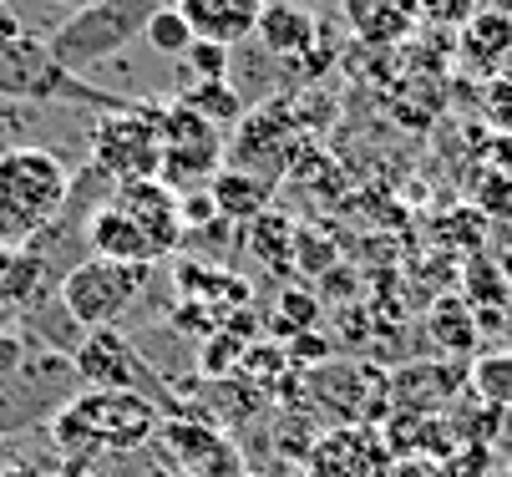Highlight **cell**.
I'll return each mask as SVG.
<instances>
[{
  "instance_id": "6da1fadb",
  "label": "cell",
  "mask_w": 512,
  "mask_h": 477,
  "mask_svg": "<svg viewBox=\"0 0 512 477\" xmlns=\"http://www.w3.org/2000/svg\"><path fill=\"white\" fill-rule=\"evenodd\" d=\"M163 417L153 396H142L137 386H117V391H77L61 412L51 417V442L61 457L71 462H97L112 452H132L148 437H158Z\"/></svg>"
},
{
  "instance_id": "7a4b0ae2",
  "label": "cell",
  "mask_w": 512,
  "mask_h": 477,
  "mask_svg": "<svg viewBox=\"0 0 512 477\" xmlns=\"http://www.w3.org/2000/svg\"><path fill=\"white\" fill-rule=\"evenodd\" d=\"M71 198L66 163L41 143H16L0 153V244L41 239Z\"/></svg>"
},
{
  "instance_id": "3957f363",
  "label": "cell",
  "mask_w": 512,
  "mask_h": 477,
  "mask_svg": "<svg viewBox=\"0 0 512 477\" xmlns=\"http://www.w3.org/2000/svg\"><path fill=\"white\" fill-rule=\"evenodd\" d=\"M153 11H158L153 0H102L92 11H71V21H61L46 36V46L66 72L82 77V66H97V61L117 56L132 36H142Z\"/></svg>"
},
{
  "instance_id": "277c9868",
  "label": "cell",
  "mask_w": 512,
  "mask_h": 477,
  "mask_svg": "<svg viewBox=\"0 0 512 477\" xmlns=\"http://www.w3.org/2000/svg\"><path fill=\"white\" fill-rule=\"evenodd\" d=\"M0 97H11V102H92L102 112L122 107V97L97 92L77 72H66L51 56V46L31 31L11 46H0Z\"/></svg>"
},
{
  "instance_id": "5b68a950",
  "label": "cell",
  "mask_w": 512,
  "mask_h": 477,
  "mask_svg": "<svg viewBox=\"0 0 512 477\" xmlns=\"http://www.w3.org/2000/svg\"><path fill=\"white\" fill-rule=\"evenodd\" d=\"M158 112L153 102H122L102 112L92 127V163L112 183H142L163 173V138H158Z\"/></svg>"
},
{
  "instance_id": "8992f818",
  "label": "cell",
  "mask_w": 512,
  "mask_h": 477,
  "mask_svg": "<svg viewBox=\"0 0 512 477\" xmlns=\"http://www.w3.org/2000/svg\"><path fill=\"white\" fill-rule=\"evenodd\" d=\"M148 280H153V264L87 259V264H71V275L61 280V305L77 325L107 330L137 305V295L148 290Z\"/></svg>"
},
{
  "instance_id": "52a82bcc",
  "label": "cell",
  "mask_w": 512,
  "mask_h": 477,
  "mask_svg": "<svg viewBox=\"0 0 512 477\" xmlns=\"http://www.w3.org/2000/svg\"><path fill=\"white\" fill-rule=\"evenodd\" d=\"M158 138H163V183L173 193H188L193 183L213 178L218 158H224V127L203 122L183 102H163L158 112Z\"/></svg>"
},
{
  "instance_id": "ba28073f",
  "label": "cell",
  "mask_w": 512,
  "mask_h": 477,
  "mask_svg": "<svg viewBox=\"0 0 512 477\" xmlns=\"http://www.w3.org/2000/svg\"><path fill=\"white\" fill-rule=\"evenodd\" d=\"M112 209H122L142 234H148V244L158 249V259L163 254H173L178 249V239H183V193H173L163 178H142V183H117V193L107 198Z\"/></svg>"
},
{
  "instance_id": "9c48e42d",
  "label": "cell",
  "mask_w": 512,
  "mask_h": 477,
  "mask_svg": "<svg viewBox=\"0 0 512 477\" xmlns=\"http://www.w3.org/2000/svg\"><path fill=\"white\" fill-rule=\"evenodd\" d=\"M391 462L386 452V437L376 427H340V432H325L310 457H305V472L310 477H381V467Z\"/></svg>"
},
{
  "instance_id": "30bf717a",
  "label": "cell",
  "mask_w": 512,
  "mask_h": 477,
  "mask_svg": "<svg viewBox=\"0 0 512 477\" xmlns=\"http://www.w3.org/2000/svg\"><path fill=\"white\" fill-rule=\"evenodd\" d=\"M457 386H462V366L457 361L406 366V371L391 376V406H406L411 417H436L457 396Z\"/></svg>"
},
{
  "instance_id": "8fae6325",
  "label": "cell",
  "mask_w": 512,
  "mask_h": 477,
  "mask_svg": "<svg viewBox=\"0 0 512 477\" xmlns=\"http://www.w3.org/2000/svg\"><path fill=\"white\" fill-rule=\"evenodd\" d=\"M183 11V21L193 26L198 41H218V46H234L244 36H254L264 0H173Z\"/></svg>"
},
{
  "instance_id": "7c38bea8",
  "label": "cell",
  "mask_w": 512,
  "mask_h": 477,
  "mask_svg": "<svg viewBox=\"0 0 512 477\" xmlns=\"http://www.w3.org/2000/svg\"><path fill=\"white\" fill-rule=\"evenodd\" d=\"M87 249L92 259H117V264H158V249L148 244V234H142L122 209H112V203H102V209L87 219Z\"/></svg>"
},
{
  "instance_id": "4fadbf2b",
  "label": "cell",
  "mask_w": 512,
  "mask_h": 477,
  "mask_svg": "<svg viewBox=\"0 0 512 477\" xmlns=\"http://www.w3.org/2000/svg\"><path fill=\"white\" fill-rule=\"evenodd\" d=\"M208 198H213V214L229 219V224H259L269 198H274V183L249 173V168H224L208 178Z\"/></svg>"
},
{
  "instance_id": "5bb4252c",
  "label": "cell",
  "mask_w": 512,
  "mask_h": 477,
  "mask_svg": "<svg viewBox=\"0 0 512 477\" xmlns=\"http://www.w3.org/2000/svg\"><path fill=\"white\" fill-rule=\"evenodd\" d=\"M77 371L87 386L97 391H117V386H132L137 376V351L127 346V340L107 325V330H92L82 340V351H77Z\"/></svg>"
},
{
  "instance_id": "9a60e30c",
  "label": "cell",
  "mask_w": 512,
  "mask_h": 477,
  "mask_svg": "<svg viewBox=\"0 0 512 477\" xmlns=\"http://www.w3.org/2000/svg\"><path fill=\"white\" fill-rule=\"evenodd\" d=\"M259 46L274 51V56H305L320 36L315 16L300 6V0H264V11H259V26H254Z\"/></svg>"
},
{
  "instance_id": "2e32d148",
  "label": "cell",
  "mask_w": 512,
  "mask_h": 477,
  "mask_svg": "<svg viewBox=\"0 0 512 477\" xmlns=\"http://www.w3.org/2000/svg\"><path fill=\"white\" fill-rule=\"evenodd\" d=\"M345 26L355 41L365 46H396L411 36L416 16H411V0H345Z\"/></svg>"
},
{
  "instance_id": "e0dca14e",
  "label": "cell",
  "mask_w": 512,
  "mask_h": 477,
  "mask_svg": "<svg viewBox=\"0 0 512 477\" xmlns=\"http://www.w3.org/2000/svg\"><path fill=\"white\" fill-rule=\"evenodd\" d=\"M46 290V259L31 244H0V310H26Z\"/></svg>"
},
{
  "instance_id": "ac0fdd59",
  "label": "cell",
  "mask_w": 512,
  "mask_h": 477,
  "mask_svg": "<svg viewBox=\"0 0 512 477\" xmlns=\"http://www.w3.org/2000/svg\"><path fill=\"white\" fill-rule=\"evenodd\" d=\"M426 330H431V340H436V351L442 356H452V361H462V356H472L477 351V310L467 305V300H436L431 305V315H426Z\"/></svg>"
},
{
  "instance_id": "d6986e66",
  "label": "cell",
  "mask_w": 512,
  "mask_h": 477,
  "mask_svg": "<svg viewBox=\"0 0 512 477\" xmlns=\"http://www.w3.org/2000/svg\"><path fill=\"white\" fill-rule=\"evenodd\" d=\"M457 36H462V56H467V61L497 66V61L512 51V16H507V11H477Z\"/></svg>"
},
{
  "instance_id": "ffe728a7",
  "label": "cell",
  "mask_w": 512,
  "mask_h": 477,
  "mask_svg": "<svg viewBox=\"0 0 512 477\" xmlns=\"http://www.w3.org/2000/svg\"><path fill=\"white\" fill-rule=\"evenodd\" d=\"M467 386L482 406H492V412H512V351L477 356L472 371H467Z\"/></svg>"
},
{
  "instance_id": "44dd1931",
  "label": "cell",
  "mask_w": 512,
  "mask_h": 477,
  "mask_svg": "<svg viewBox=\"0 0 512 477\" xmlns=\"http://www.w3.org/2000/svg\"><path fill=\"white\" fill-rule=\"evenodd\" d=\"M173 102H183L188 112H198V117L213 122V127H234V122L244 117V97H239L229 82H193V87L178 92Z\"/></svg>"
},
{
  "instance_id": "7402d4cb",
  "label": "cell",
  "mask_w": 512,
  "mask_h": 477,
  "mask_svg": "<svg viewBox=\"0 0 512 477\" xmlns=\"http://www.w3.org/2000/svg\"><path fill=\"white\" fill-rule=\"evenodd\" d=\"M142 41H148L153 51H163L168 61H183L188 46H193L198 36H193V26L183 21L178 6H158V11L148 16V26H142Z\"/></svg>"
},
{
  "instance_id": "603a6c76",
  "label": "cell",
  "mask_w": 512,
  "mask_h": 477,
  "mask_svg": "<svg viewBox=\"0 0 512 477\" xmlns=\"http://www.w3.org/2000/svg\"><path fill=\"white\" fill-rule=\"evenodd\" d=\"M482 11V0H411V16L431 31H462Z\"/></svg>"
},
{
  "instance_id": "cb8c5ba5",
  "label": "cell",
  "mask_w": 512,
  "mask_h": 477,
  "mask_svg": "<svg viewBox=\"0 0 512 477\" xmlns=\"http://www.w3.org/2000/svg\"><path fill=\"white\" fill-rule=\"evenodd\" d=\"M193 82H229V46L218 41H193L188 56L178 61Z\"/></svg>"
},
{
  "instance_id": "d4e9b609",
  "label": "cell",
  "mask_w": 512,
  "mask_h": 477,
  "mask_svg": "<svg viewBox=\"0 0 512 477\" xmlns=\"http://www.w3.org/2000/svg\"><path fill=\"white\" fill-rule=\"evenodd\" d=\"M467 305H472V310H482V305H507L502 269H492V264H482V259L467 269Z\"/></svg>"
},
{
  "instance_id": "484cf974",
  "label": "cell",
  "mask_w": 512,
  "mask_h": 477,
  "mask_svg": "<svg viewBox=\"0 0 512 477\" xmlns=\"http://www.w3.org/2000/svg\"><path fill=\"white\" fill-rule=\"evenodd\" d=\"M487 467H492L487 442H462L457 452L442 457V472H436V477H487Z\"/></svg>"
},
{
  "instance_id": "4316f807",
  "label": "cell",
  "mask_w": 512,
  "mask_h": 477,
  "mask_svg": "<svg viewBox=\"0 0 512 477\" xmlns=\"http://www.w3.org/2000/svg\"><path fill=\"white\" fill-rule=\"evenodd\" d=\"M320 315V305L310 295H279V325L284 330H310Z\"/></svg>"
},
{
  "instance_id": "83f0119b",
  "label": "cell",
  "mask_w": 512,
  "mask_h": 477,
  "mask_svg": "<svg viewBox=\"0 0 512 477\" xmlns=\"http://www.w3.org/2000/svg\"><path fill=\"white\" fill-rule=\"evenodd\" d=\"M26 36V21L16 16V6H6L0 0V46H11V41H21Z\"/></svg>"
},
{
  "instance_id": "f1b7e54d",
  "label": "cell",
  "mask_w": 512,
  "mask_h": 477,
  "mask_svg": "<svg viewBox=\"0 0 512 477\" xmlns=\"http://www.w3.org/2000/svg\"><path fill=\"white\" fill-rule=\"evenodd\" d=\"M0 477H51V472L36 462H16V467H0Z\"/></svg>"
},
{
  "instance_id": "f546056e",
  "label": "cell",
  "mask_w": 512,
  "mask_h": 477,
  "mask_svg": "<svg viewBox=\"0 0 512 477\" xmlns=\"http://www.w3.org/2000/svg\"><path fill=\"white\" fill-rule=\"evenodd\" d=\"M66 11H92V6H102V0H61Z\"/></svg>"
},
{
  "instance_id": "4dcf8cb0",
  "label": "cell",
  "mask_w": 512,
  "mask_h": 477,
  "mask_svg": "<svg viewBox=\"0 0 512 477\" xmlns=\"http://www.w3.org/2000/svg\"><path fill=\"white\" fill-rule=\"evenodd\" d=\"M6 315H11V310H0V335H6Z\"/></svg>"
},
{
  "instance_id": "1f68e13d",
  "label": "cell",
  "mask_w": 512,
  "mask_h": 477,
  "mask_svg": "<svg viewBox=\"0 0 512 477\" xmlns=\"http://www.w3.org/2000/svg\"><path fill=\"white\" fill-rule=\"evenodd\" d=\"M497 477H512V462H507V467H502V472H497Z\"/></svg>"
},
{
  "instance_id": "d6a6232c",
  "label": "cell",
  "mask_w": 512,
  "mask_h": 477,
  "mask_svg": "<svg viewBox=\"0 0 512 477\" xmlns=\"http://www.w3.org/2000/svg\"><path fill=\"white\" fill-rule=\"evenodd\" d=\"M0 452H6V432H0Z\"/></svg>"
},
{
  "instance_id": "836d02e7",
  "label": "cell",
  "mask_w": 512,
  "mask_h": 477,
  "mask_svg": "<svg viewBox=\"0 0 512 477\" xmlns=\"http://www.w3.org/2000/svg\"><path fill=\"white\" fill-rule=\"evenodd\" d=\"M153 6H173V0H153Z\"/></svg>"
},
{
  "instance_id": "e575fe53",
  "label": "cell",
  "mask_w": 512,
  "mask_h": 477,
  "mask_svg": "<svg viewBox=\"0 0 512 477\" xmlns=\"http://www.w3.org/2000/svg\"><path fill=\"white\" fill-rule=\"evenodd\" d=\"M244 477H254V472H244Z\"/></svg>"
}]
</instances>
